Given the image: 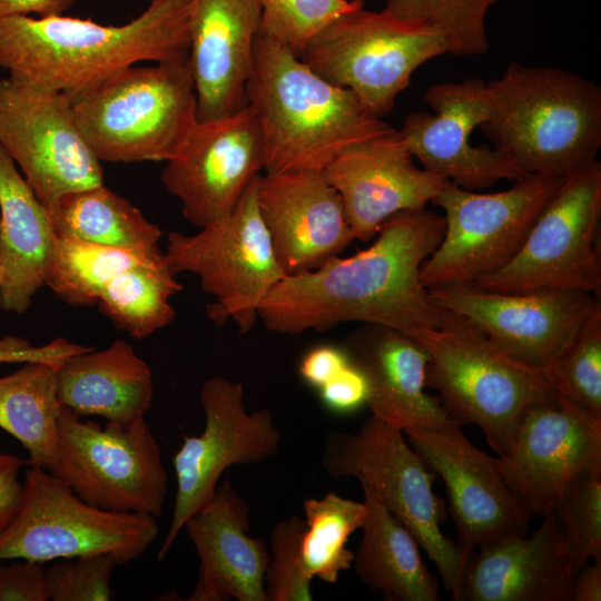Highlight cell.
I'll return each mask as SVG.
<instances>
[{
  "instance_id": "cell-1",
  "label": "cell",
  "mask_w": 601,
  "mask_h": 601,
  "mask_svg": "<svg viewBox=\"0 0 601 601\" xmlns=\"http://www.w3.org/2000/svg\"><path fill=\"white\" fill-rule=\"evenodd\" d=\"M444 217L426 208L398 211L374 243L348 257L278 282L258 309L270 332L298 335L361 322L408 337L440 325L443 308L422 284L420 270L440 244Z\"/></svg>"
},
{
  "instance_id": "cell-2",
  "label": "cell",
  "mask_w": 601,
  "mask_h": 601,
  "mask_svg": "<svg viewBox=\"0 0 601 601\" xmlns=\"http://www.w3.org/2000/svg\"><path fill=\"white\" fill-rule=\"evenodd\" d=\"M189 9L190 0H150L120 26L63 14L0 18V67L73 102L127 67L189 57Z\"/></svg>"
},
{
  "instance_id": "cell-3",
  "label": "cell",
  "mask_w": 601,
  "mask_h": 601,
  "mask_svg": "<svg viewBox=\"0 0 601 601\" xmlns=\"http://www.w3.org/2000/svg\"><path fill=\"white\" fill-rule=\"evenodd\" d=\"M269 174L323 169L345 147L392 127L351 91L313 71L286 46L259 32L246 83Z\"/></svg>"
},
{
  "instance_id": "cell-4",
  "label": "cell",
  "mask_w": 601,
  "mask_h": 601,
  "mask_svg": "<svg viewBox=\"0 0 601 601\" xmlns=\"http://www.w3.org/2000/svg\"><path fill=\"white\" fill-rule=\"evenodd\" d=\"M486 85L492 116L480 128L523 171L564 178L597 160V83L563 68L512 62Z\"/></svg>"
},
{
  "instance_id": "cell-5",
  "label": "cell",
  "mask_w": 601,
  "mask_h": 601,
  "mask_svg": "<svg viewBox=\"0 0 601 601\" xmlns=\"http://www.w3.org/2000/svg\"><path fill=\"white\" fill-rule=\"evenodd\" d=\"M411 338L428 357L426 386L437 390L451 418L481 428L500 459L525 408L559 397L545 372L516 362L454 312L443 308L437 327Z\"/></svg>"
},
{
  "instance_id": "cell-6",
  "label": "cell",
  "mask_w": 601,
  "mask_h": 601,
  "mask_svg": "<svg viewBox=\"0 0 601 601\" xmlns=\"http://www.w3.org/2000/svg\"><path fill=\"white\" fill-rule=\"evenodd\" d=\"M189 57L127 67L72 102L78 128L102 162L168 161L197 120Z\"/></svg>"
},
{
  "instance_id": "cell-7",
  "label": "cell",
  "mask_w": 601,
  "mask_h": 601,
  "mask_svg": "<svg viewBox=\"0 0 601 601\" xmlns=\"http://www.w3.org/2000/svg\"><path fill=\"white\" fill-rule=\"evenodd\" d=\"M322 466L329 476H354L366 486L415 538L456 601L467 559L442 532L446 510L432 487L435 474L404 432L371 414L356 433L326 435Z\"/></svg>"
},
{
  "instance_id": "cell-8",
  "label": "cell",
  "mask_w": 601,
  "mask_h": 601,
  "mask_svg": "<svg viewBox=\"0 0 601 601\" xmlns=\"http://www.w3.org/2000/svg\"><path fill=\"white\" fill-rule=\"evenodd\" d=\"M447 52L445 39L433 26L361 7L322 28L299 58L328 82L351 90L381 118L393 110L421 65Z\"/></svg>"
},
{
  "instance_id": "cell-9",
  "label": "cell",
  "mask_w": 601,
  "mask_h": 601,
  "mask_svg": "<svg viewBox=\"0 0 601 601\" xmlns=\"http://www.w3.org/2000/svg\"><path fill=\"white\" fill-rule=\"evenodd\" d=\"M259 176L229 215L191 235L170 231L164 252L174 275H196L213 297L207 317L218 326L231 321L240 334L254 328L262 302L286 276L258 210Z\"/></svg>"
},
{
  "instance_id": "cell-10",
  "label": "cell",
  "mask_w": 601,
  "mask_h": 601,
  "mask_svg": "<svg viewBox=\"0 0 601 601\" xmlns=\"http://www.w3.org/2000/svg\"><path fill=\"white\" fill-rule=\"evenodd\" d=\"M23 499L0 533V560L45 563L108 553L118 564L139 558L156 540L155 516L92 506L49 470L31 465L23 475Z\"/></svg>"
},
{
  "instance_id": "cell-11",
  "label": "cell",
  "mask_w": 601,
  "mask_h": 601,
  "mask_svg": "<svg viewBox=\"0 0 601 601\" xmlns=\"http://www.w3.org/2000/svg\"><path fill=\"white\" fill-rule=\"evenodd\" d=\"M564 178L534 174L506 190L479 194L450 183L434 199L444 213L443 237L422 264L427 289L473 284L508 264Z\"/></svg>"
},
{
  "instance_id": "cell-12",
  "label": "cell",
  "mask_w": 601,
  "mask_h": 601,
  "mask_svg": "<svg viewBox=\"0 0 601 601\" xmlns=\"http://www.w3.org/2000/svg\"><path fill=\"white\" fill-rule=\"evenodd\" d=\"M601 162L568 175L513 258L476 279L480 289L531 293L601 289Z\"/></svg>"
},
{
  "instance_id": "cell-13",
  "label": "cell",
  "mask_w": 601,
  "mask_h": 601,
  "mask_svg": "<svg viewBox=\"0 0 601 601\" xmlns=\"http://www.w3.org/2000/svg\"><path fill=\"white\" fill-rule=\"evenodd\" d=\"M88 504L114 512L162 514L168 476L144 420L131 426L83 421L62 406L49 470Z\"/></svg>"
},
{
  "instance_id": "cell-14",
  "label": "cell",
  "mask_w": 601,
  "mask_h": 601,
  "mask_svg": "<svg viewBox=\"0 0 601 601\" xmlns=\"http://www.w3.org/2000/svg\"><path fill=\"white\" fill-rule=\"evenodd\" d=\"M0 146L47 209L66 194L104 184L72 102L12 75L0 79Z\"/></svg>"
},
{
  "instance_id": "cell-15",
  "label": "cell",
  "mask_w": 601,
  "mask_h": 601,
  "mask_svg": "<svg viewBox=\"0 0 601 601\" xmlns=\"http://www.w3.org/2000/svg\"><path fill=\"white\" fill-rule=\"evenodd\" d=\"M200 403L204 431L185 436L173 460L177 492L169 529L157 552L159 561L167 556L187 519L213 500L227 467L260 464L280 447L282 435L272 412L248 413L242 383L210 377L201 386Z\"/></svg>"
},
{
  "instance_id": "cell-16",
  "label": "cell",
  "mask_w": 601,
  "mask_h": 601,
  "mask_svg": "<svg viewBox=\"0 0 601 601\" xmlns=\"http://www.w3.org/2000/svg\"><path fill=\"white\" fill-rule=\"evenodd\" d=\"M428 290L442 308L464 317L506 355L542 372L601 308L592 293L575 289L500 293L455 284Z\"/></svg>"
},
{
  "instance_id": "cell-17",
  "label": "cell",
  "mask_w": 601,
  "mask_h": 601,
  "mask_svg": "<svg viewBox=\"0 0 601 601\" xmlns=\"http://www.w3.org/2000/svg\"><path fill=\"white\" fill-rule=\"evenodd\" d=\"M495 462L532 514L554 512L573 480L601 474V417L560 396L534 403L523 412L508 455Z\"/></svg>"
},
{
  "instance_id": "cell-18",
  "label": "cell",
  "mask_w": 601,
  "mask_h": 601,
  "mask_svg": "<svg viewBox=\"0 0 601 601\" xmlns=\"http://www.w3.org/2000/svg\"><path fill=\"white\" fill-rule=\"evenodd\" d=\"M455 422L404 430L412 447L446 489L456 545L467 559L495 541L528 533L531 511L500 473L495 457L475 447Z\"/></svg>"
},
{
  "instance_id": "cell-19",
  "label": "cell",
  "mask_w": 601,
  "mask_h": 601,
  "mask_svg": "<svg viewBox=\"0 0 601 601\" xmlns=\"http://www.w3.org/2000/svg\"><path fill=\"white\" fill-rule=\"evenodd\" d=\"M264 165L260 127L247 105L196 120L180 151L166 161L161 183L184 217L200 228L229 215Z\"/></svg>"
},
{
  "instance_id": "cell-20",
  "label": "cell",
  "mask_w": 601,
  "mask_h": 601,
  "mask_svg": "<svg viewBox=\"0 0 601 601\" xmlns=\"http://www.w3.org/2000/svg\"><path fill=\"white\" fill-rule=\"evenodd\" d=\"M423 97L435 115L411 112L400 132L425 170L466 190L485 189L501 179L518 181L530 176L502 150L470 144L474 128L492 116L484 79L435 83Z\"/></svg>"
},
{
  "instance_id": "cell-21",
  "label": "cell",
  "mask_w": 601,
  "mask_h": 601,
  "mask_svg": "<svg viewBox=\"0 0 601 601\" xmlns=\"http://www.w3.org/2000/svg\"><path fill=\"white\" fill-rule=\"evenodd\" d=\"M341 196L355 239L366 242L392 215L425 208L451 183L417 168L393 127L342 149L323 169Z\"/></svg>"
},
{
  "instance_id": "cell-22",
  "label": "cell",
  "mask_w": 601,
  "mask_h": 601,
  "mask_svg": "<svg viewBox=\"0 0 601 601\" xmlns=\"http://www.w3.org/2000/svg\"><path fill=\"white\" fill-rule=\"evenodd\" d=\"M257 205L286 276L321 267L355 240L341 196L323 171L262 174Z\"/></svg>"
},
{
  "instance_id": "cell-23",
  "label": "cell",
  "mask_w": 601,
  "mask_h": 601,
  "mask_svg": "<svg viewBox=\"0 0 601 601\" xmlns=\"http://www.w3.org/2000/svg\"><path fill=\"white\" fill-rule=\"evenodd\" d=\"M531 534L472 552L456 601H572L578 572L555 512Z\"/></svg>"
},
{
  "instance_id": "cell-24",
  "label": "cell",
  "mask_w": 601,
  "mask_h": 601,
  "mask_svg": "<svg viewBox=\"0 0 601 601\" xmlns=\"http://www.w3.org/2000/svg\"><path fill=\"white\" fill-rule=\"evenodd\" d=\"M260 28L259 0H190L189 60L197 91V120L247 106L246 83Z\"/></svg>"
},
{
  "instance_id": "cell-25",
  "label": "cell",
  "mask_w": 601,
  "mask_h": 601,
  "mask_svg": "<svg viewBox=\"0 0 601 601\" xmlns=\"http://www.w3.org/2000/svg\"><path fill=\"white\" fill-rule=\"evenodd\" d=\"M250 511L229 480L185 522L198 558V580L188 601H266L269 549L249 535Z\"/></svg>"
},
{
  "instance_id": "cell-26",
  "label": "cell",
  "mask_w": 601,
  "mask_h": 601,
  "mask_svg": "<svg viewBox=\"0 0 601 601\" xmlns=\"http://www.w3.org/2000/svg\"><path fill=\"white\" fill-rule=\"evenodd\" d=\"M370 326L344 349L365 377L372 415L402 431L455 423L441 400L425 392L428 357L422 346L397 331Z\"/></svg>"
},
{
  "instance_id": "cell-27",
  "label": "cell",
  "mask_w": 601,
  "mask_h": 601,
  "mask_svg": "<svg viewBox=\"0 0 601 601\" xmlns=\"http://www.w3.org/2000/svg\"><path fill=\"white\" fill-rule=\"evenodd\" d=\"M57 250L50 214L0 146V308L24 313L47 284Z\"/></svg>"
},
{
  "instance_id": "cell-28",
  "label": "cell",
  "mask_w": 601,
  "mask_h": 601,
  "mask_svg": "<svg viewBox=\"0 0 601 601\" xmlns=\"http://www.w3.org/2000/svg\"><path fill=\"white\" fill-rule=\"evenodd\" d=\"M56 380L61 406L80 417L98 415L131 426L145 420L152 402L151 370L124 339L69 356L57 368Z\"/></svg>"
},
{
  "instance_id": "cell-29",
  "label": "cell",
  "mask_w": 601,
  "mask_h": 601,
  "mask_svg": "<svg viewBox=\"0 0 601 601\" xmlns=\"http://www.w3.org/2000/svg\"><path fill=\"white\" fill-rule=\"evenodd\" d=\"M367 506L353 565L359 580L390 601H440L437 578L411 532L366 487Z\"/></svg>"
},
{
  "instance_id": "cell-30",
  "label": "cell",
  "mask_w": 601,
  "mask_h": 601,
  "mask_svg": "<svg viewBox=\"0 0 601 601\" xmlns=\"http://www.w3.org/2000/svg\"><path fill=\"white\" fill-rule=\"evenodd\" d=\"M57 237L160 254V228L104 184L63 195L48 209Z\"/></svg>"
},
{
  "instance_id": "cell-31",
  "label": "cell",
  "mask_w": 601,
  "mask_h": 601,
  "mask_svg": "<svg viewBox=\"0 0 601 601\" xmlns=\"http://www.w3.org/2000/svg\"><path fill=\"white\" fill-rule=\"evenodd\" d=\"M57 368L46 362H26L0 377V428L24 446L30 465L47 470L56 459L62 407L57 394Z\"/></svg>"
},
{
  "instance_id": "cell-32",
  "label": "cell",
  "mask_w": 601,
  "mask_h": 601,
  "mask_svg": "<svg viewBox=\"0 0 601 601\" xmlns=\"http://www.w3.org/2000/svg\"><path fill=\"white\" fill-rule=\"evenodd\" d=\"M175 276L164 256L131 266L108 282L97 304L132 338H147L175 319L170 298L183 289Z\"/></svg>"
},
{
  "instance_id": "cell-33",
  "label": "cell",
  "mask_w": 601,
  "mask_h": 601,
  "mask_svg": "<svg viewBox=\"0 0 601 601\" xmlns=\"http://www.w3.org/2000/svg\"><path fill=\"white\" fill-rule=\"evenodd\" d=\"M305 531L302 560L307 574L326 583H336L343 571L353 566L354 552L346 544L361 529L367 514L365 502L353 501L334 492L303 504Z\"/></svg>"
},
{
  "instance_id": "cell-34",
  "label": "cell",
  "mask_w": 601,
  "mask_h": 601,
  "mask_svg": "<svg viewBox=\"0 0 601 601\" xmlns=\"http://www.w3.org/2000/svg\"><path fill=\"white\" fill-rule=\"evenodd\" d=\"M162 256L164 252L152 255L57 237L56 259L46 285L70 305H92L117 274Z\"/></svg>"
},
{
  "instance_id": "cell-35",
  "label": "cell",
  "mask_w": 601,
  "mask_h": 601,
  "mask_svg": "<svg viewBox=\"0 0 601 601\" xmlns=\"http://www.w3.org/2000/svg\"><path fill=\"white\" fill-rule=\"evenodd\" d=\"M496 0H387L391 13L424 21L436 28L445 39L449 52L476 56L486 52L490 40L485 17Z\"/></svg>"
},
{
  "instance_id": "cell-36",
  "label": "cell",
  "mask_w": 601,
  "mask_h": 601,
  "mask_svg": "<svg viewBox=\"0 0 601 601\" xmlns=\"http://www.w3.org/2000/svg\"><path fill=\"white\" fill-rule=\"evenodd\" d=\"M545 374L560 397L601 417V308Z\"/></svg>"
},
{
  "instance_id": "cell-37",
  "label": "cell",
  "mask_w": 601,
  "mask_h": 601,
  "mask_svg": "<svg viewBox=\"0 0 601 601\" xmlns=\"http://www.w3.org/2000/svg\"><path fill=\"white\" fill-rule=\"evenodd\" d=\"M260 32L300 57L311 39L339 14L361 8L363 0H259Z\"/></svg>"
},
{
  "instance_id": "cell-38",
  "label": "cell",
  "mask_w": 601,
  "mask_h": 601,
  "mask_svg": "<svg viewBox=\"0 0 601 601\" xmlns=\"http://www.w3.org/2000/svg\"><path fill=\"white\" fill-rule=\"evenodd\" d=\"M554 512L577 570L601 559V474L573 480Z\"/></svg>"
},
{
  "instance_id": "cell-39",
  "label": "cell",
  "mask_w": 601,
  "mask_h": 601,
  "mask_svg": "<svg viewBox=\"0 0 601 601\" xmlns=\"http://www.w3.org/2000/svg\"><path fill=\"white\" fill-rule=\"evenodd\" d=\"M305 521L290 515L277 522L269 536V560L264 575L266 601H312V578L304 569L302 539Z\"/></svg>"
},
{
  "instance_id": "cell-40",
  "label": "cell",
  "mask_w": 601,
  "mask_h": 601,
  "mask_svg": "<svg viewBox=\"0 0 601 601\" xmlns=\"http://www.w3.org/2000/svg\"><path fill=\"white\" fill-rule=\"evenodd\" d=\"M108 553L60 559L45 569V585L51 601H107L117 565Z\"/></svg>"
},
{
  "instance_id": "cell-41",
  "label": "cell",
  "mask_w": 601,
  "mask_h": 601,
  "mask_svg": "<svg viewBox=\"0 0 601 601\" xmlns=\"http://www.w3.org/2000/svg\"><path fill=\"white\" fill-rule=\"evenodd\" d=\"M43 563L0 560V601H47Z\"/></svg>"
},
{
  "instance_id": "cell-42",
  "label": "cell",
  "mask_w": 601,
  "mask_h": 601,
  "mask_svg": "<svg viewBox=\"0 0 601 601\" xmlns=\"http://www.w3.org/2000/svg\"><path fill=\"white\" fill-rule=\"evenodd\" d=\"M317 391L325 407L335 413L353 412L366 404L365 377L352 362Z\"/></svg>"
},
{
  "instance_id": "cell-43",
  "label": "cell",
  "mask_w": 601,
  "mask_h": 601,
  "mask_svg": "<svg viewBox=\"0 0 601 601\" xmlns=\"http://www.w3.org/2000/svg\"><path fill=\"white\" fill-rule=\"evenodd\" d=\"M75 352V345L63 337L35 346L19 336L0 337V364L46 362L59 366Z\"/></svg>"
},
{
  "instance_id": "cell-44",
  "label": "cell",
  "mask_w": 601,
  "mask_h": 601,
  "mask_svg": "<svg viewBox=\"0 0 601 601\" xmlns=\"http://www.w3.org/2000/svg\"><path fill=\"white\" fill-rule=\"evenodd\" d=\"M351 363L344 348L325 344L311 348L300 359L298 372L304 382L318 390Z\"/></svg>"
},
{
  "instance_id": "cell-45",
  "label": "cell",
  "mask_w": 601,
  "mask_h": 601,
  "mask_svg": "<svg viewBox=\"0 0 601 601\" xmlns=\"http://www.w3.org/2000/svg\"><path fill=\"white\" fill-rule=\"evenodd\" d=\"M20 457L0 452V533L12 522L23 499Z\"/></svg>"
},
{
  "instance_id": "cell-46",
  "label": "cell",
  "mask_w": 601,
  "mask_h": 601,
  "mask_svg": "<svg viewBox=\"0 0 601 601\" xmlns=\"http://www.w3.org/2000/svg\"><path fill=\"white\" fill-rule=\"evenodd\" d=\"M76 0H0V18L39 14L40 18L61 16Z\"/></svg>"
},
{
  "instance_id": "cell-47",
  "label": "cell",
  "mask_w": 601,
  "mask_h": 601,
  "mask_svg": "<svg viewBox=\"0 0 601 601\" xmlns=\"http://www.w3.org/2000/svg\"><path fill=\"white\" fill-rule=\"evenodd\" d=\"M592 561L577 572L572 584V601L601 600V559Z\"/></svg>"
},
{
  "instance_id": "cell-48",
  "label": "cell",
  "mask_w": 601,
  "mask_h": 601,
  "mask_svg": "<svg viewBox=\"0 0 601 601\" xmlns=\"http://www.w3.org/2000/svg\"><path fill=\"white\" fill-rule=\"evenodd\" d=\"M2 282H3V270L2 268L0 267V287L2 285Z\"/></svg>"
}]
</instances>
